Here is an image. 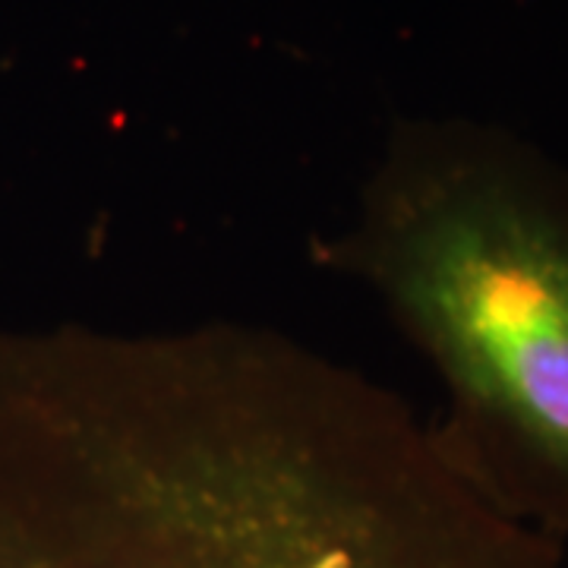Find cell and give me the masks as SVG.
<instances>
[{
    "label": "cell",
    "instance_id": "cell-1",
    "mask_svg": "<svg viewBox=\"0 0 568 568\" xmlns=\"http://www.w3.org/2000/svg\"><path fill=\"white\" fill-rule=\"evenodd\" d=\"M0 568H562L402 398L241 325L0 332Z\"/></svg>",
    "mask_w": 568,
    "mask_h": 568
},
{
    "label": "cell",
    "instance_id": "cell-2",
    "mask_svg": "<svg viewBox=\"0 0 568 568\" xmlns=\"http://www.w3.org/2000/svg\"><path fill=\"white\" fill-rule=\"evenodd\" d=\"M338 256L446 386L455 467L568 537L566 164L493 123H402Z\"/></svg>",
    "mask_w": 568,
    "mask_h": 568
}]
</instances>
